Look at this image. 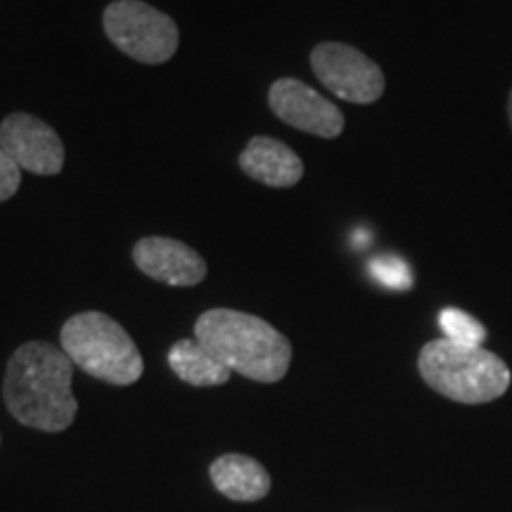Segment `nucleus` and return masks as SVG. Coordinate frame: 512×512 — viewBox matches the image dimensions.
Listing matches in <instances>:
<instances>
[{
    "mask_svg": "<svg viewBox=\"0 0 512 512\" xmlns=\"http://www.w3.org/2000/svg\"><path fill=\"white\" fill-rule=\"evenodd\" d=\"M72 358L50 342H27L10 356L3 399L19 425L41 432H64L79 411L72 394Z\"/></svg>",
    "mask_w": 512,
    "mask_h": 512,
    "instance_id": "nucleus-1",
    "label": "nucleus"
},
{
    "mask_svg": "<svg viewBox=\"0 0 512 512\" xmlns=\"http://www.w3.org/2000/svg\"><path fill=\"white\" fill-rule=\"evenodd\" d=\"M195 339L230 373L273 384L287 375L292 344L264 318L233 309H209L195 323Z\"/></svg>",
    "mask_w": 512,
    "mask_h": 512,
    "instance_id": "nucleus-2",
    "label": "nucleus"
},
{
    "mask_svg": "<svg viewBox=\"0 0 512 512\" xmlns=\"http://www.w3.org/2000/svg\"><path fill=\"white\" fill-rule=\"evenodd\" d=\"M418 370L427 387L456 403H491L510 389L512 373L501 356L451 339H432L420 349Z\"/></svg>",
    "mask_w": 512,
    "mask_h": 512,
    "instance_id": "nucleus-3",
    "label": "nucleus"
},
{
    "mask_svg": "<svg viewBox=\"0 0 512 512\" xmlns=\"http://www.w3.org/2000/svg\"><path fill=\"white\" fill-rule=\"evenodd\" d=\"M62 351L95 380L128 387L143 375V356L117 320L100 311L76 313L62 325Z\"/></svg>",
    "mask_w": 512,
    "mask_h": 512,
    "instance_id": "nucleus-4",
    "label": "nucleus"
},
{
    "mask_svg": "<svg viewBox=\"0 0 512 512\" xmlns=\"http://www.w3.org/2000/svg\"><path fill=\"white\" fill-rule=\"evenodd\" d=\"M107 38L121 53L143 64H164L178 50V27L143 0H114L102 15Z\"/></svg>",
    "mask_w": 512,
    "mask_h": 512,
    "instance_id": "nucleus-5",
    "label": "nucleus"
},
{
    "mask_svg": "<svg viewBox=\"0 0 512 512\" xmlns=\"http://www.w3.org/2000/svg\"><path fill=\"white\" fill-rule=\"evenodd\" d=\"M311 69L332 95L354 105H373L384 93L382 69L347 43H318L311 50Z\"/></svg>",
    "mask_w": 512,
    "mask_h": 512,
    "instance_id": "nucleus-6",
    "label": "nucleus"
},
{
    "mask_svg": "<svg viewBox=\"0 0 512 512\" xmlns=\"http://www.w3.org/2000/svg\"><path fill=\"white\" fill-rule=\"evenodd\" d=\"M0 147L19 169L57 176L64 166V143L53 126L27 112H15L0 124Z\"/></svg>",
    "mask_w": 512,
    "mask_h": 512,
    "instance_id": "nucleus-7",
    "label": "nucleus"
},
{
    "mask_svg": "<svg viewBox=\"0 0 512 512\" xmlns=\"http://www.w3.org/2000/svg\"><path fill=\"white\" fill-rule=\"evenodd\" d=\"M268 105L287 126L318 138H337L344 131V114L335 102L297 79H278L268 91Z\"/></svg>",
    "mask_w": 512,
    "mask_h": 512,
    "instance_id": "nucleus-8",
    "label": "nucleus"
},
{
    "mask_svg": "<svg viewBox=\"0 0 512 512\" xmlns=\"http://www.w3.org/2000/svg\"><path fill=\"white\" fill-rule=\"evenodd\" d=\"M133 261L147 278L174 287L200 285L207 264L195 249L174 238H143L133 247Z\"/></svg>",
    "mask_w": 512,
    "mask_h": 512,
    "instance_id": "nucleus-9",
    "label": "nucleus"
},
{
    "mask_svg": "<svg viewBox=\"0 0 512 512\" xmlns=\"http://www.w3.org/2000/svg\"><path fill=\"white\" fill-rule=\"evenodd\" d=\"M240 169L268 188H294L304 176V162L290 145L268 136H256L240 155Z\"/></svg>",
    "mask_w": 512,
    "mask_h": 512,
    "instance_id": "nucleus-10",
    "label": "nucleus"
},
{
    "mask_svg": "<svg viewBox=\"0 0 512 512\" xmlns=\"http://www.w3.org/2000/svg\"><path fill=\"white\" fill-rule=\"evenodd\" d=\"M209 477L216 491L238 503L261 501L271 491V475L266 467L245 453H226L216 458L209 467Z\"/></svg>",
    "mask_w": 512,
    "mask_h": 512,
    "instance_id": "nucleus-11",
    "label": "nucleus"
},
{
    "mask_svg": "<svg viewBox=\"0 0 512 512\" xmlns=\"http://www.w3.org/2000/svg\"><path fill=\"white\" fill-rule=\"evenodd\" d=\"M169 368L174 370L178 380L192 384V387H219L233 375L197 339H178L169 349Z\"/></svg>",
    "mask_w": 512,
    "mask_h": 512,
    "instance_id": "nucleus-12",
    "label": "nucleus"
},
{
    "mask_svg": "<svg viewBox=\"0 0 512 512\" xmlns=\"http://www.w3.org/2000/svg\"><path fill=\"white\" fill-rule=\"evenodd\" d=\"M439 325L444 330L446 339L451 342L465 344V347H482L486 339L484 325L477 318H472L470 313L460 309H444L439 313Z\"/></svg>",
    "mask_w": 512,
    "mask_h": 512,
    "instance_id": "nucleus-13",
    "label": "nucleus"
},
{
    "mask_svg": "<svg viewBox=\"0 0 512 512\" xmlns=\"http://www.w3.org/2000/svg\"><path fill=\"white\" fill-rule=\"evenodd\" d=\"M370 271L382 285L392 287V290H408L413 285L411 268L399 256H380L370 264Z\"/></svg>",
    "mask_w": 512,
    "mask_h": 512,
    "instance_id": "nucleus-14",
    "label": "nucleus"
},
{
    "mask_svg": "<svg viewBox=\"0 0 512 512\" xmlns=\"http://www.w3.org/2000/svg\"><path fill=\"white\" fill-rule=\"evenodd\" d=\"M22 183V169L0 147V202H8Z\"/></svg>",
    "mask_w": 512,
    "mask_h": 512,
    "instance_id": "nucleus-15",
    "label": "nucleus"
},
{
    "mask_svg": "<svg viewBox=\"0 0 512 512\" xmlns=\"http://www.w3.org/2000/svg\"><path fill=\"white\" fill-rule=\"evenodd\" d=\"M508 119H510V128H512V91L508 95Z\"/></svg>",
    "mask_w": 512,
    "mask_h": 512,
    "instance_id": "nucleus-16",
    "label": "nucleus"
}]
</instances>
